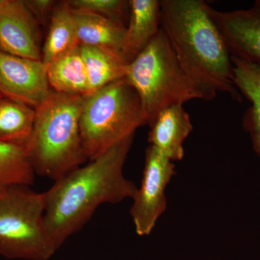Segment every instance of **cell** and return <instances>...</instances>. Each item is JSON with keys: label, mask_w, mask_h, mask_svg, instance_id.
Returning <instances> with one entry per match:
<instances>
[{"label": "cell", "mask_w": 260, "mask_h": 260, "mask_svg": "<svg viewBox=\"0 0 260 260\" xmlns=\"http://www.w3.org/2000/svg\"><path fill=\"white\" fill-rule=\"evenodd\" d=\"M133 138L56 179L44 192L46 225L58 249L81 230L99 206L133 199L138 187L123 172Z\"/></svg>", "instance_id": "1"}, {"label": "cell", "mask_w": 260, "mask_h": 260, "mask_svg": "<svg viewBox=\"0 0 260 260\" xmlns=\"http://www.w3.org/2000/svg\"><path fill=\"white\" fill-rule=\"evenodd\" d=\"M160 28L179 64L203 100L219 93L240 102L234 83L232 55L203 0H162Z\"/></svg>", "instance_id": "2"}, {"label": "cell", "mask_w": 260, "mask_h": 260, "mask_svg": "<svg viewBox=\"0 0 260 260\" xmlns=\"http://www.w3.org/2000/svg\"><path fill=\"white\" fill-rule=\"evenodd\" d=\"M84 99L53 91L36 109L34 129L26 145L36 174L55 181L88 160L80 130Z\"/></svg>", "instance_id": "3"}, {"label": "cell", "mask_w": 260, "mask_h": 260, "mask_svg": "<svg viewBox=\"0 0 260 260\" xmlns=\"http://www.w3.org/2000/svg\"><path fill=\"white\" fill-rule=\"evenodd\" d=\"M124 78L140 98L145 125H151L159 113L168 107L202 99L179 64L161 28L126 64Z\"/></svg>", "instance_id": "4"}, {"label": "cell", "mask_w": 260, "mask_h": 260, "mask_svg": "<svg viewBox=\"0 0 260 260\" xmlns=\"http://www.w3.org/2000/svg\"><path fill=\"white\" fill-rule=\"evenodd\" d=\"M143 125L140 98L125 78L85 96L80 130L85 156L98 158Z\"/></svg>", "instance_id": "5"}, {"label": "cell", "mask_w": 260, "mask_h": 260, "mask_svg": "<svg viewBox=\"0 0 260 260\" xmlns=\"http://www.w3.org/2000/svg\"><path fill=\"white\" fill-rule=\"evenodd\" d=\"M45 194L30 186L0 191V254L12 259L49 260L58 250L48 232Z\"/></svg>", "instance_id": "6"}, {"label": "cell", "mask_w": 260, "mask_h": 260, "mask_svg": "<svg viewBox=\"0 0 260 260\" xmlns=\"http://www.w3.org/2000/svg\"><path fill=\"white\" fill-rule=\"evenodd\" d=\"M175 174L174 162L153 146L145 152L141 185L133 198L130 215L135 232L140 237L148 236L157 220L167 209L166 188Z\"/></svg>", "instance_id": "7"}, {"label": "cell", "mask_w": 260, "mask_h": 260, "mask_svg": "<svg viewBox=\"0 0 260 260\" xmlns=\"http://www.w3.org/2000/svg\"><path fill=\"white\" fill-rule=\"evenodd\" d=\"M52 92L42 60L0 51V95L37 109Z\"/></svg>", "instance_id": "8"}, {"label": "cell", "mask_w": 260, "mask_h": 260, "mask_svg": "<svg viewBox=\"0 0 260 260\" xmlns=\"http://www.w3.org/2000/svg\"><path fill=\"white\" fill-rule=\"evenodd\" d=\"M0 51L42 60L37 20L25 1L0 0Z\"/></svg>", "instance_id": "9"}, {"label": "cell", "mask_w": 260, "mask_h": 260, "mask_svg": "<svg viewBox=\"0 0 260 260\" xmlns=\"http://www.w3.org/2000/svg\"><path fill=\"white\" fill-rule=\"evenodd\" d=\"M210 14L231 55L260 66V4L249 9L219 11Z\"/></svg>", "instance_id": "10"}, {"label": "cell", "mask_w": 260, "mask_h": 260, "mask_svg": "<svg viewBox=\"0 0 260 260\" xmlns=\"http://www.w3.org/2000/svg\"><path fill=\"white\" fill-rule=\"evenodd\" d=\"M148 134L150 146L172 162L184 155V140L192 131L190 116L181 104L172 106L159 113Z\"/></svg>", "instance_id": "11"}, {"label": "cell", "mask_w": 260, "mask_h": 260, "mask_svg": "<svg viewBox=\"0 0 260 260\" xmlns=\"http://www.w3.org/2000/svg\"><path fill=\"white\" fill-rule=\"evenodd\" d=\"M129 23L126 27L123 59L129 63L141 52L160 28V1L130 0Z\"/></svg>", "instance_id": "12"}, {"label": "cell", "mask_w": 260, "mask_h": 260, "mask_svg": "<svg viewBox=\"0 0 260 260\" xmlns=\"http://www.w3.org/2000/svg\"><path fill=\"white\" fill-rule=\"evenodd\" d=\"M72 13L80 45L102 48L123 58L124 24L86 10L72 8Z\"/></svg>", "instance_id": "13"}, {"label": "cell", "mask_w": 260, "mask_h": 260, "mask_svg": "<svg viewBox=\"0 0 260 260\" xmlns=\"http://www.w3.org/2000/svg\"><path fill=\"white\" fill-rule=\"evenodd\" d=\"M232 61L234 85L251 104L243 118V126L260 160V66L233 56Z\"/></svg>", "instance_id": "14"}, {"label": "cell", "mask_w": 260, "mask_h": 260, "mask_svg": "<svg viewBox=\"0 0 260 260\" xmlns=\"http://www.w3.org/2000/svg\"><path fill=\"white\" fill-rule=\"evenodd\" d=\"M47 73L50 88L56 93L83 96L90 94L80 46L52 61L47 68Z\"/></svg>", "instance_id": "15"}, {"label": "cell", "mask_w": 260, "mask_h": 260, "mask_svg": "<svg viewBox=\"0 0 260 260\" xmlns=\"http://www.w3.org/2000/svg\"><path fill=\"white\" fill-rule=\"evenodd\" d=\"M80 46L68 1L56 4L51 13L50 25L42 50V61L46 68L59 56Z\"/></svg>", "instance_id": "16"}, {"label": "cell", "mask_w": 260, "mask_h": 260, "mask_svg": "<svg viewBox=\"0 0 260 260\" xmlns=\"http://www.w3.org/2000/svg\"><path fill=\"white\" fill-rule=\"evenodd\" d=\"M80 50L88 74L90 94L125 77L127 63L119 54L90 46L80 45Z\"/></svg>", "instance_id": "17"}, {"label": "cell", "mask_w": 260, "mask_h": 260, "mask_svg": "<svg viewBox=\"0 0 260 260\" xmlns=\"http://www.w3.org/2000/svg\"><path fill=\"white\" fill-rule=\"evenodd\" d=\"M36 109L0 95V140L26 148L35 122Z\"/></svg>", "instance_id": "18"}, {"label": "cell", "mask_w": 260, "mask_h": 260, "mask_svg": "<svg viewBox=\"0 0 260 260\" xmlns=\"http://www.w3.org/2000/svg\"><path fill=\"white\" fill-rule=\"evenodd\" d=\"M35 176L26 148L0 140V191L31 186Z\"/></svg>", "instance_id": "19"}, {"label": "cell", "mask_w": 260, "mask_h": 260, "mask_svg": "<svg viewBox=\"0 0 260 260\" xmlns=\"http://www.w3.org/2000/svg\"><path fill=\"white\" fill-rule=\"evenodd\" d=\"M68 2L72 8L91 12L122 24H124L123 17L126 8L129 6V1L123 0H72Z\"/></svg>", "instance_id": "20"}, {"label": "cell", "mask_w": 260, "mask_h": 260, "mask_svg": "<svg viewBox=\"0 0 260 260\" xmlns=\"http://www.w3.org/2000/svg\"><path fill=\"white\" fill-rule=\"evenodd\" d=\"M27 6L35 16L37 20H43L47 18L49 13H52L55 2L51 0H31V1H25Z\"/></svg>", "instance_id": "21"}, {"label": "cell", "mask_w": 260, "mask_h": 260, "mask_svg": "<svg viewBox=\"0 0 260 260\" xmlns=\"http://www.w3.org/2000/svg\"><path fill=\"white\" fill-rule=\"evenodd\" d=\"M257 2H258V3H259V4H260V1H257Z\"/></svg>", "instance_id": "22"}]
</instances>
